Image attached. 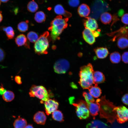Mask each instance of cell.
I'll return each mask as SVG.
<instances>
[{"mask_svg":"<svg viewBox=\"0 0 128 128\" xmlns=\"http://www.w3.org/2000/svg\"><path fill=\"white\" fill-rule=\"evenodd\" d=\"M68 20V18H63L62 15H58L51 22L48 30L50 32V37L53 43L60 39L59 36L67 27Z\"/></svg>","mask_w":128,"mask_h":128,"instance_id":"obj_1","label":"cell"},{"mask_svg":"<svg viewBox=\"0 0 128 128\" xmlns=\"http://www.w3.org/2000/svg\"><path fill=\"white\" fill-rule=\"evenodd\" d=\"M94 71L92 64L89 63L80 68L78 83L83 89H89L94 84L93 78Z\"/></svg>","mask_w":128,"mask_h":128,"instance_id":"obj_2","label":"cell"},{"mask_svg":"<svg viewBox=\"0 0 128 128\" xmlns=\"http://www.w3.org/2000/svg\"><path fill=\"white\" fill-rule=\"evenodd\" d=\"M51 41L49 32L47 31L44 32L34 43V49L35 53L39 55L47 54L49 43Z\"/></svg>","mask_w":128,"mask_h":128,"instance_id":"obj_3","label":"cell"},{"mask_svg":"<svg viewBox=\"0 0 128 128\" xmlns=\"http://www.w3.org/2000/svg\"><path fill=\"white\" fill-rule=\"evenodd\" d=\"M31 97H36L43 101H46L49 99L47 90L42 86L33 85L31 87L29 93Z\"/></svg>","mask_w":128,"mask_h":128,"instance_id":"obj_4","label":"cell"},{"mask_svg":"<svg viewBox=\"0 0 128 128\" xmlns=\"http://www.w3.org/2000/svg\"><path fill=\"white\" fill-rule=\"evenodd\" d=\"M76 108V112L78 117L80 119H85L89 116V112L86 102L81 100L77 103H73Z\"/></svg>","mask_w":128,"mask_h":128,"instance_id":"obj_5","label":"cell"},{"mask_svg":"<svg viewBox=\"0 0 128 128\" xmlns=\"http://www.w3.org/2000/svg\"><path fill=\"white\" fill-rule=\"evenodd\" d=\"M114 109L118 123L122 124L128 121V108L122 105L118 106H115Z\"/></svg>","mask_w":128,"mask_h":128,"instance_id":"obj_6","label":"cell"},{"mask_svg":"<svg viewBox=\"0 0 128 128\" xmlns=\"http://www.w3.org/2000/svg\"><path fill=\"white\" fill-rule=\"evenodd\" d=\"M70 67L69 63L66 59H61L57 60L54 65L55 72L59 74H64L68 70Z\"/></svg>","mask_w":128,"mask_h":128,"instance_id":"obj_7","label":"cell"},{"mask_svg":"<svg viewBox=\"0 0 128 128\" xmlns=\"http://www.w3.org/2000/svg\"><path fill=\"white\" fill-rule=\"evenodd\" d=\"M46 114L49 115L56 110L58 107V102L55 100L49 99L44 103Z\"/></svg>","mask_w":128,"mask_h":128,"instance_id":"obj_8","label":"cell"},{"mask_svg":"<svg viewBox=\"0 0 128 128\" xmlns=\"http://www.w3.org/2000/svg\"><path fill=\"white\" fill-rule=\"evenodd\" d=\"M83 22L85 27L92 31H95L98 27L96 20L94 18L90 17H85Z\"/></svg>","mask_w":128,"mask_h":128,"instance_id":"obj_9","label":"cell"},{"mask_svg":"<svg viewBox=\"0 0 128 128\" xmlns=\"http://www.w3.org/2000/svg\"><path fill=\"white\" fill-rule=\"evenodd\" d=\"M15 41L18 47L24 46L26 48H30L29 41L23 34H20L17 36L15 39Z\"/></svg>","mask_w":128,"mask_h":128,"instance_id":"obj_10","label":"cell"},{"mask_svg":"<svg viewBox=\"0 0 128 128\" xmlns=\"http://www.w3.org/2000/svg\"><path fill=\"white\" fill-rule=\"evenodd\" d=\"M86 102L91 115L93 117L97 115L100 109V105L99 103L96 101L95 102L89 101Z\"/></svg>","mask_w":128,"mask_h":128,"instance_id":"obj_11","label":"cell"},{"mask_svg":"<svg viewBox=\"0 0 128 128\" xmlns=\"http://www.w3.org/2000/svg\"><path fill=\"white\" fill-rule=\"evenodd\" d=\"M84 39L87 43L90 45L93 44L95 41V38L93 36L92 31L85 28L82 33Z\"/></svg>","mask_w":128,"mask_h":128,"instance_id":"obj_12","label":"cell"},{"mask_svg":"<svg viewBox=\"0 0 128 128\" xmlns=\"http://www.w3.org/2000/svg\"><path fill=\"white\" fill-rule=\"evenodd\" d=\"M117 45L121 49H124L128 47V34L123 35L117 38Z\"/></svg>","mask_w":128,"mask_h":128,"instance_id":"obj_13","label":"cell"},{"mask_svg":"<svg viewBox=\"0 0 128 128\" xmlns=\"http://www.w3.org/2000/svg\"><path fill=\"white\" fill-rule=\"evenodd\" d=\"M33 119L34 121L37 124L44 125L45 123L46 117L43 112L40 111L37 112L34 114Z\"/></svg>","mask_w":128,"mask_h":128,"instance_id":"obj_14","label":"cell"},{"mask_svg":"<svg viewBox=\"0 0 128 128\" xmlns=\"http://www.w3.org/2000/svg\"><path fill=\"white\" fill-rule=\"evenodd\" d=\"M55 13L59 15H63L66 18H69L72 16L70 12L65 10L63 6L60 4L56 5L54 9Z\"/></svg>","mask_w":128,"mask_h":128,"instance_id":"obj_15","label":"cell"},{"mask_svg":"<svg viewBox=\"0 0 128 128\" xmlns=\"http://www.w3.org/2000/svg\"><path fill=\"white\" fill-rule=\"evenodd\" d=\"M90 12V9L89 6L85 4H81L78 9V14L81 17H87L89 15Z\"/></svg>","mask_w":128,"mask_h":128,"instance_id":"obj_16","label":"cell"},{"mask_svg":"<svg viewBox=\"0 0 128 128\" xmlns=\"http://www.w3.org/2000/svg\"><path fill=\"white\" fill-rule=\"evenodd\" d=\"M116 34L114 35V37L112 39V41H115L117 38L121 36L128 34V26H124L116 31L108 34V35L110 36H113Z\"/></svg>","mask_w":128,"mask_h":128,"instance_id":"obj_17","label":"cell"},{"mask_svg":"<svg viewBox=\"0 0 128 128\" xmlns=\"http://www.w3.org/2000/svg\"><path fill=\"white\" fill-rule=\"evenodd\" d=\"M94 50L97 58L100 59L105 58L109 54L108 50L105 47H97Z\"/></svg>","mask_w":128,"mask_h":128,"instance_id":"obj_18","label":"cell"},{"mask_svg":"<svg viewBox=\"0 0 128 128\" xmlns=\"http://www.w3.org/2000/svg\"><path fill=\"white\" fill-rule=\"evenodd\" d=\"M0 30L5 32L8 40H11L14 38L15 32L12 27L1 26L0 27Z\"/></svg>","mask_w":128,"mask_h":128,"instance_id":"obj_19","label":"cell"},{"mask_svg":"<svg viewBox=\"0 0 128 128\" xmlns=\"http://www.w3.org/2000/svg\"><path fill=\"white\" fill-rule=\"evenodd\" d=\"M93 78L94 84L102 83L105 80V77L102 73L99 71H94Z\"/></svg>","mask_w":128,"mask_h":128,"instance_id":"obj_20","label":"cell"},{"mask_svg":"<svg viewBox=\"0 0 128 128\" xmlns=\"http://www.w3.org/2000/svg\"><path fill=\"white\" fill-rule=\"evenodd\" d=\"M97 86L98 84H95L94 86H92L88 89L90 93L95 98L100 97L101 93V89Z\"/></svg>","mask_w":128,"mask_h":128,"instance_id":"obj_21","label":"cell"},{"mask_svg":"<svg viewBox=\"0 0 128 128\" xmlns=\"http://www.w3.org/2000/svg\"><path fill=\"white\" fill-rule=\"evenodd\" d=\"M26 120L22 118H18L14 121L13 125L14 128H25L27 125Z\"/></svg>","mask_w":128,"mask_h":128,"instance_id":"obj_22","label":"cell"},{"mask_svg":"<svg viewBox=\"0 0 128 128\" xmlns=\"http://www.w3.org/2000/svg\"><path fill=\"white\" fill-rule=\"evenodd\" d=\"M112 18V15L110 13L107 12H105L101 14L100 20L102 23L107 24L111 22Z\"/></svg>","mask_w":128,"mask_h":128,"instance_id":"obj_23","label":"cell"},{"mask_svg":"<svg viewBox=\"0 0 128 128\" xmlns=\"http://www.w3.org/2000/svg\"><path fill=\"white\" fill-rule=\"evenodd\" d=\"M121 57L120 53L118 52L115 51L111 53L110 55L111 62L113 64H118L121 61Z\"/></svg>","mask_w":128,"mask_h":128,"instance_id":"obj_24","label":"cell"},{"mask_svg":"<svg viewBox=\"0 0 128 128\" xmlns=\"http://www.w3.org/2000/svg\"><path fill=\"white\" fill-rule=\"evenodd\" d=\"M46 18V15L44 12L41 11L37 12L35 15L34 19L37 23H41L45 21Z\"/></svg>","mask_w":128,"mask_h":128,"instance_id":"obj_25","label":"cell"},{"mask_svg":"<svg viewBox=\"0 0 128 128\" xmlns=\"http://www.w3.org/2000/svg\"><path fill=\"white\" fill-rule=\"evenodd\" d=\"M52 117L54 120L60 122H62L64 120L63 113L59 110H56L52 113Z\"/></svg>","mask_w":128,"mask_h":128,"instance_id":"obj_26","label":"cell"},{"mask_svg":"<svg viewBox=\"0 0 128 128\" xmlns=\"http://www.w3.org/2000/svg\"><path fill=\"white\" fill-rule=\"evenodd\" d=\"M28 20L22 21L19 22L17 25V28L20 32H24L27 31L28 28Z\"/></svg>","mask_w":128,"mask_h":128,"instance_id":"obj_27","label":"cell"},{"mask_svg":"<svg viewBox=\"0 0 128 128\" xmlns=\"http://www.w3.org/2000/svg\"><path fill=\"white\" fill-rule=\"evenodd\" d=\"M15 95L13 92L10 91H6L2 95L3 100L7 102H9L13 100Z\"/></svg>","mask_w":128,"mask_h":128,"instance_id":"obj_28","label":"cell"},{"mask_svg":"<svg viewBox=\"0 0 128 128\" xmlns=\"http://www.w3.org/2000/svg\"><path fill=\"white\" fill-rule=\"evenodd\" d=\"M38 34L36 32L33 31L29 32L27 35V38L29 42L35 43L39 38Z\"/></svg>","mask_w":128,"mask_h":128,"instance_id":"obj_29","label":"cell"},{"mask_svg":"<svg viewBox=\"0 0 128 128\" xmlns=\"http://www.w3.org/2000/svg\"><path fill=\"white\" fill-rule=\"evenodd\" d=\"M38 6L34 0L30 1L27 6V8L29 12L32 13L36 12L38 9Z\"/></svg>","mask_w":128,"mask_h":128,"instance_id":"obj_30","label":"cell"},{"mask_svg":"<svg viewBox=\"0 0 128 128\" xmlns=\"http://www.w3.org/2000/svg\"><path fill=\"white\" fill-rule=\"evenodd\" d=\"M86 102H95V100L93 97L91 95L89 92H84L82 94Z\"/></svg>","mask_w":128,"mask_h":128,"instance_id":"obj_31","label":"cell"},{"mask_svg":"<svg viewBox=\"0 0 128 128\" xmlns=\"http://www.w3.org/2000/svg\"><path fill=\"white\" fill-rule=\"evenodd\" d=\"M68 3L71 7H77L79 4V0H69Z\"/></svg>","mask_w":128,"mask_h":128,"instance_id":"obj_32","label":"cell"},{"mask_svg":"<svg viewBox=\"0 0 128 128\" xmlns=\"http://www.w3.org/2000/svg\"><path fill=\"white\" fill-rule=\"evenodd\" d=\"M121 20L123 23L126 25H128V13H126L122 15Z\"/></svg>","mask_w":128,"mask_h":128,"instance_id":"obj_33","label":"cell"},{"mask_svg":"<svg viewBox=\"0 0 128 128\" xmlns=\"http://www.w3.org/2000/svg\"><path fill=\"white\" fill-rule=\"evenodd\" d=\"M122 59V61L124 63L128 64V51H125L123 54Z\"/></svg>","mask_w":128,"mask_h":128,"instance_id":"obj_34","label":"cell"},{"mask_svg":"<svg viewBox=\"0 0 128 128\" xmlns=\"http://www.w3.org/2000/svg\"><path fill=\"white\" fill-rule=\"evenodd\" d=\"M6 56V53L4 50L0 47V63L4 59Z\"/></svg>","mask_w":128,"mask_h":128,"instance_id":"obj_35","label":"cell"},{"mask_svg":"<svg viewBox=\"0 0 128 128\" xmlns=\"http://www.w3.org/2000/svg\"><path fill=\"white\" fill-rule=\"evenodd\" d=\"M121 100L124 104L128 105V94H124L122 97Z\"/></svg>","mask_w":128,"mask_h":128,"instance_id":"obj_36","label":"cell"},{"mask_svg":"<svg viewBox=\"0 0 128 128\" xmlns=\"http://www.w3.org/2000/svg\"><path fill=\"white\" fill-rule=\"evenodd\" d=\"M14 80L18 84H21L22 83L21 78L19 76H16L14 78Z\"/></svg>","mask_w":128,"mask_h":128,"instance_id":"obj_37","label":"cell"},{"mask_svg":"<svg viewBox=\"0 0 128 128\" xmlns=\"http://www.w3.org/2000/svg\"><path fill=\"white\" fill-rule=\"evenodd\" d=\"M6 91V90L2 84H1L0 87V95H2Z\"/></svg>","mask_w":128,"mask_h":128,"instance_id":"obj_38","label":"cell"},{"mask_svg":"<svg viewBox=\"0 0 128 128\" xmlns=\"http://www.w3.org/2000/svg\"><path fill=\"white\" fill-rule=\"evenodd\" d=\"M92 31L93 35L95 37H98L100 35V31H99V30L97 31Z\"/></svg>","mask_w":128,"mask_h":128,"instance_id":"obj_39","label":"cell"},{"mask_svg":"<svg viewBox=\"0 0 128 128\" xmlns=\"http://www.w3.org/2000/svg\"><path fill=\"white\" fill-rule=\"evenodd\" d=\"M124 11L123 10L121 9L118 12V15L119 16H122L123 14Z\"/></svg>","mask_w":128,"mask_h":128,"instance_id":"obj_40","label":"cell"},{"mask_svg":"<svg viewBox=\"0 0 128 128\" xmlns=\"http://www.w3.org/2000/svg\"><path fill=\"white\" fill-rule=\"evenodd\" d=\"M25 128H34L32 124H29L27 125Z\"/></svg>","mask_w":128,"mask_h":128,"instance_id":"obj_41","label":"cell"},{"mask_svg":"<svg viewBox=\"0 0 128 128\" xmlns=\"http://www.w3.org/2000/svg\"><path fill=\"white\" fill-rule=\"evenodd\" d=\"M3 19V16L1 12H0V23L2 21Z\"/></svg>","mask_w":128,"mask_h":128,"instance_id":"obj_42","label":"cell"},{"mask_svg":"<svg viewBox=\"0 0 128 128\" xmlns=\"http://www.w3.org/2000/svg\"><path fill=\"white\" fill-rule=\"evenodd\" d=\"M9 0H0L1 1L4 3H5L7 2Z\"/></svg>","mask_w":128,"mask_h":128,"instance_id":"obj_43","label":"cell"},{"mask_svg":"<svg viewBox=\"0 0 128 128\" xmlns=\"http://www.w3.org/2000/svg\"><path fill=\"white\" fill-rule=\"evenodd\" d=\"M0 4H1V2L0 1Z\"/></svg>","mask_w":128,"mask_h":128,"instance_id":"obj_44","label":"cell"}]
</instances>
